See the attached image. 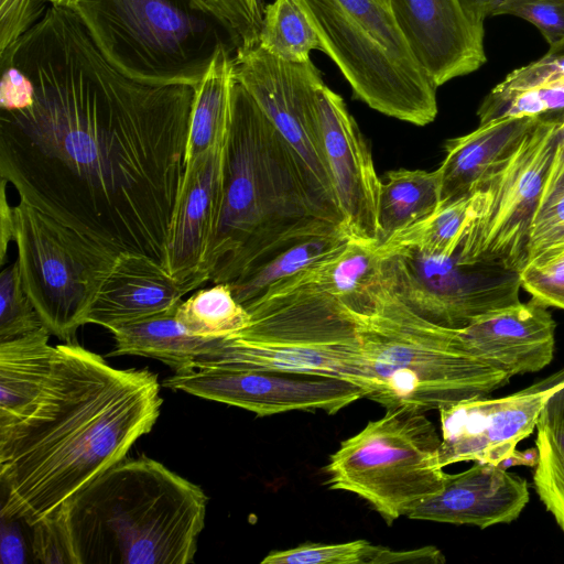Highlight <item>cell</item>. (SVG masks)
<instances>
[{
	"mask_svg": "<svg viewBox=\"0 0 564 564\" xmlns=\"http://www.w3.org/2000/svg\"><path fill=\"white\" fill-rule=\"evenodd\" d=\"M414 56L438 88L486 62L485 21L464 0H389Z\"/></svg>",
	"mask_w": 564,
	"mask_h": 564,
	"instance_id": "obj_17",
	"label": "cell"
},
{
	"mask_svg": "<svg viewBox=\"0 0 564 564\" xmlns=\"http://www.w3.org/2000/svg\"><path fill=\"white\" fill-rule=\"evenodd\" d=\"M562 134L560 116L542 117L514 154L482 184V208L458 246L466 259L518 272L523 268L532 219Z\"/></svg>",
	"mask_w": 564,
	"mask_h": 564,
	"instance_id": "obj_12",
	"label": "cell"
},
{
	"mask_svg": "<svg viewBox=\"0 0 564 564\" xmlns=\"http://www.w3.org/2000/svg\"><path fill=\"white\" fill-rule=\"evenodd\" d=\"M538 463L533 485L547 511L564 532V411L551 398L536 424Z\"/></svg>",
	"mask_w": 564,
	"mask_h": 564,
	"instance_id": "obj_30",
	"label": "cell"
},
{
	"mask_svg": "<svg viewBox=\"0 0 564 564\" xmlns=\"http://www.w3.org/2000/svg\"><path fill=\"white\" fill-rule=\"evenodd\" d=\"M72 10L105 58L147 85L194 88L217 48L231 45L192 0H78Z\"/></svg>",
	"mask_w": 564,
	"mask_h": 564,
	"instance_id": "obj_8",
	"label": "cell"
},
{
	"mask_svg": "<svg viewBox=\"0 0 564 564\" xmlns=\"http://www.w3.org/2000/svg\"><path fill=\"white\" fill-rule=\"evenodd\" d=\"M458 246L445 254L378 250L382 281L414 312L451 328H463L486 313L520 302L518 271L468 260Z\"/></svg>",
	"mask_w": 564,
	"mask_h": 564,
	"instance_id": "obj_11",
	"label": "cell"
},
{
	"mask_svg": "<svg viewBox=\"0 0 564 564\" xmlns=\"http://www.w3.org/2000/svg\"><path fill=\"white\" fill-rule=\"evenodd\" d=\"M224 28L235 51L258 45L265 0H192Z\"/></svg>",
	"mask_w": 564,
	"mask_h": 564,
	"instance_id": "obj_36",
	"label": "cell"
},
{
	"mask_svg": "<svg viewBox=\"0 0 564 564\" xmlns=\"http://www.w3.org/2000/svg\"><path fill=\"white\" fill-rule=\"evenodd\" d=\"M31 528L32 551L36 561L73 564L67 539L54 514L40 520Z\"/></svg>",
	"mask_w": 564,
	"mask_h": 564,
	"instance_id": "obj_42",
	"label": "cell"
},
{
	"mask_svg": "<svg viewBox=\"0 0 564 564\" xmlns=\"http://www.w3.org/2000/svg\"><path fill=\"white\" fill-rule=\"evenodd\" d=\"M0 109L21 110L32 105L34 88L31 79L13 64H0Z\"/></svg>",
	"mask_w": 564,
	"mask_h": 564,
	"instance_id": "obj_43",
	"label": "cell"
},
{
	"mask_svg": "<svg viewBox=\"0 0 564 564\" xmlns=\"http://www.w3.org/2000/svg\"><path fill=\"white\" fill-rule=\"evenodd\" d=\"M45 326L0 341V432L22 420L34 406L48 378L56 346Z\"/></svg>",
	"mask_w": 564,
	"mask_h": 564,
	"instance_id": "obj_24",
	"label": "cell"
},
{
	"mask_svg": "<svg viewBox=\"0 0 564 564\" xmlns=\"http://www.w3.org/2000/svg\"><path fill=\"white\" fill-rule=\"evenodd\" d=\"M234 62L237 82L295 152L319 206L343 227L317 111L321 70L312 59L285 62L258 45L237 48Z\"/></svg>",
	"mask_w": 564,
	"mask_h": 564,
	"instance_id": "obj_13",
	"label": "cell"
},
{
	"mask_svg": "<svg viewBox=\"0 0 564 564\" xmlns=\"http://www.w3.org/2000/svg\"><path fill=\"white\" fill-rule=\"evenodd\" d=\"M1 555L4 564L24 562V547L21 536L11 528L6 529L4 524H2L1 533Z\"/></svg>",
	"mask_w": 564,
	"mask_h": 564,
	"instance_id": "obj_46",
	"label": "cell"
},
{
	"mask_svg": "<svg viewBox=\"0 0 564 564\" xmlns=\"http://www.w3.org/2000/svg\"><path fill=\"white\" fill-rule=\"evenodd\" d=\"M485 200L482 189L440 204L425 219L398 232L379 251L414 250L423 254L451 253L480 213Z\"/></svg>",
	"mask_w": 564,
	"mask_h": 564,
	"instance_id": "obj_29",
	"label": "cell"
},
{
	"mask_svg": "<svg viewBox=\"0 0 564 564\" xmlns=\"http://www.w3.org/2000/svg\"><path fill=\"white\" fill-rule=\"evenodd\" d=\"M496 0H464L467 8L480 20L489 18V11Z\"/></svg>",
	"mask_w": 564,
	"mask_h": 564,
	"instance_id": "obj_48",
	"label": "cell"
},
{
	"mask_svg": "<svg viewBox=\"0 0 564 564\" xmlns=\"http://www.w3.org/2000/svg\"><path fill=\"white\" fill-rule=\"evenodd\" d=\"M176 318L189 334L206 338L228 337L250 323L249 312L234 297L228 283L194 292L177 306Z\"/></svg>",
	"mask_w": 564,
	"mask_h": 564,
	"instance_id": "obj_31",
	"label": "cell"
},
{
	"mask_svg": "<svg viewBox=\"0 0 564 564\" xmlns=\"http://www.w3.org/2000/svg\"><path fill=\"white\" fill-rule=\"evenodd\" d=\"M563 387L564 368L506 397H477L441 408V465H498L532 434L546 403Z\"/></svg>",
	"mask_w": 564,
	"mask_h": 564,
	"instance_id": "obj_15",
	"label": "cell"
},
{
	"mask_svg": "<svg viewBox=\"0 0 564 564\" xmlns=\"http://www.w3.org/2000/svg\"><path fill=\"white\" fill-rule=\"evenodd\" d=\"M8 182L1 178L0 195V263L3 264L10 242L14 240V208L7 198L6 185Z\"/></svg>",
	"mask_w": 564,
	"mask_h": 564,
	"instance_id": "obj_45",
	"label": "cell"
},
{
	"mask_svg": "<svg viewBox=\"0 0 564 564\" xmlns=\"http://www.w3.org/2000/svg\"><path fill=\"white\" fill-rule=\"evenodd\" d=\"M560 117H561V127H562L563 132H564V112Z\"/></svg>",
	"mask_w": 564,
	"mask_h": 564,
	"instance_id": "obj_51",
	"label": "cell"
},
{
	"mask_svg": "<svg viewBox=\"0 0 564 564\" xmlns=\"http://www.w3.org/2000/svg\"><path fill=\"white\" fill-rule=\"evenodd\" d=\"M13 208L23 286L51 335L73 343L117 256L24 202Z\"/></svg>",
	"mask_w": 564,
	"mask_h": 564,
	"instance_id": "obj_10",
	"label": "cell"
},
{
	"mask_svg": "<svg viewBox=\"0 0 564 564\" xmlns=\"http://www.w3.org/2000/svg\"><path fill=\"white\" fill-rule=\"evenodd\" d=\"M382 260L377 245L349 239L335 253L270 290L313 286L351 311L364 313L371 306L373 292L382 281Z\"/></svg>",
	"mask_w": 564,
	"mask_h": 564,
	"instance_id": "obj_23",
	"label": "cell"
},
{
	"mask_svg": "<svg viewBox=\"0 0 564 564\" xmlns=\"http://www.w3.org/2000/svg\"><path fill=\"white\" fill-rule=\"evenodd\" d=\"M250 323L220 338L202 368L338 378L370 393L355 312L313 286L276 288L246 306Z\"/></svg>",
	"mask_w": 564,
	"mask_h": 564,
	"instance_id": "obj_6",
	"label": "cell"
},
{
	"mask_svg": "<svg viewBox=\"0 0 564 564\" xmlns=\"http://www.w3.org/2000/svg\"><path fill=\"white\" fill-rule=\"evenodd\" d=\"M555 328L547 306L531 297L486 313L459 333L474 356L513 377L550 365Z\"/></svg>",
	"mask_w": 564,
	"mask_h": 564,
	"instance_id": "obj_20",
	"label": "cell"
},
{
	"mask_svg": "<svg viewBox=\"0 0 564 564\" xmlns=\"http://www.w3.org/2000/svg\"><path fill=\"white\" fill-rule=\"evenodd\" d=\"M564 112V77L533 86L502 89L495 86L482 99L479 123L498 118L552 117Z\"/></svg>",
	"mask_w": 564,
	"mask_h": 564,
	"instance_id": "obj_33",
	"label": "cell"
},
{
	"mask_svg": "<svg viewBox=\"0 0 564 564\" xmlns=\"http://www.w3.org/2000/svg\"><path fill=\"white\" fill-rule=\"evenodd\" d=\"M163 386L259 416L290 411L335 414L367 398L364 389L343 379L248 368L194 369L165 378Z\"/></svg>",
	"mask_w": 564,
	"mask_h": 564,
	"instance_id": "obj_14",
	"label": "cell"
},
{
	"mask_svg": "<svg viewBox=\"0 0 564 564\" xmlns=\"http://www.w3.org/2000/svg\"><path fill=\"white\" fill-rule=\"evenodd\" d=\"M538 456L539 454L536 447L528 448L523 452L516 449L508 458L499 463L498 466L503 469L519 465L534 467L538 463Z\"/></svg>",
	"mask_w": 564,
	"mask_h": 564,
	"instance_id": "obj_47",
	"label": "cell"
},
{
	"mask_svg": "<svg viewBox=\"0 0 564 564\" xmlns=\"http://www.w3.org/2000/svg\"><path fill=\"white\" fill-rule=\"evenodd\" d=\"M440 446L441 435L424 412L387 409L330 456L328 485L359 496L391 524L443 489L447 474Z\"/></svg>",
	"mask_w": 564,
	"mask_h": 564,
	"instance_id": "obj_9",
	"label": "cell"
},
{
	"mask_svg": "<svg viewBox=\"0 0 564 564\" xmlns=\"http://www.w3.org/2000/svg\"><path fill=\"white\" fill-rule=\"evenodd\" d=\"M522 289L547 307L564 310V242L525 262L519 271Z\"/></svg>",
	"mask_w": 564,
	"mask_h": 564,
	"instance_id": "obj_37",
	"label": "cell"
},
{
	"mask_svg": "<svg viewBox=\"0 0 564 564\" xmlns=\"http://www.w3.org/2000/svg\"><path fill=\"white\" fill-rule=\"evenodd\" d=\"M317 111L343 228L350 239L377 245L381 178L370 149L343 97L326 84L317 90Z\"/></svg>",
	"mask_w": 564,
	"mask_h": 564,
	"instance_id": "obj_16",
	"label": "cell"
},
{
	"mask_svg": "<svg viewBox=\"0 0 564 564\" xmlns=\"http://www.w3.org/2000/svg\"><path fill=\"white\" fill-rule=\"evenodd\" d=\"M177 307L112 328L116 343L109 356L151 357L175 373L196 369L217 347L220 338L189 334L176 318Z\"/></svg>",
	"mask_w": 564,
	"mask_h": 564,
	"instance_id": "obj_25",
	"label": "cell"
},
{
	"mask_svg": "<svg viewBox=\"0 0 564 564\" xmlns=\"http://www.w3.org/2000/svg\"><path fill=\"white\" fill-rule=\"evenodd\" d=\"M564 242V132L555 148L532 219L527 261Z\"/></svg>",
	"mask_w": 564,
	"mask_h": 564,
	"instance_id": "obj_34",
	"label": "cell"
},
{
	"mask_svg": "<svg viewBox=\"0 0 564 564\" xmlns=\"http://www.w3.org/2000/svg\"><path fill=\"white\" fill-rule=\"evenodd\" d=\"M45 6L39 0H0V55L43 17Z\"/></svg>",
	"mask_w": 564,
	"mask_h": 564,
	"instance_id": "obj_40",
	"label": "cell"
},
{
	"mask_svg": "<svg viewBox=\"0 0 564 564\" xmlns=\"http://www.w3.org/2000/svg\"><path fill=\"white\" fill-rule=\"evenodd\" d=\"M372 544L354 540L330 544H304L268 554L262 564H368Z\"/></svg>",
	"mask_w": 564,
	"mask_h": 564,
	"instance_id": "obj_38",
	"label": "cell"
},
{
	"mask_svg": "<svg viewBox=\"0 0 564 564\" xmlns=\"http://www.w3.org/2000/svg\"><path fill=\"white\" fill-rule=\"evenodd\" d=\"M258 46L290 63H305L311 59L312 51H322L316 32L294 0L267 3Z\"/></svg>",
	"mask_w": 564,
	"mask_h": 564,
	"instance_id": "obj_32",
	"label": "cell"
},
{
	"mask_svg": "<svg viewBox=\"0 0 564 564\" xmlns=\"http://www.w3.org/2000/svg\"><path fill=\"white\" fill-rule=\"evenodd\" d=\"M541 118H498L447 140L438 167L440 204L478 191L514 154Z\"/></svg>",
	"mask_w": 564,
	"mask_h": 564,
	"instance_id": "obj_22",
	"label": "cell"
},
{
	"mask_svg": "<svg viewBox=\"0 0 564 564\" xmlns=\"http://www.w3.org/2000/svg\"><path fill=\"white\" fill-rule=\"evenodd\" d=\"M0 64L15 65L34 88L30 107L1 110V178L21 202L107 251L165 267L194 88L123 75L76 12L54 6Z\"/></svg>",
	"mask_w": 564,
	"mask_h": 564,
	"instance_id": "obj_1",
	"label": "cell"
},
{
	"mask_svg": "<svg viewBox=\"0 0 564 564\" xmlns=\"http://www.w3.org/2000/svg\"><path fill=\"white\" fill-rule=\"evenodd\" d=\"M163 399L148 369H118L75 341L56 346L32 410L0 432L1 518L32 527L151 432Z\"/></svg>",
	"mask_w": 564,
	"mask_h": 564,
	"instance_id": "obj_2",
	"label": "cell"
},
{
	"mask_svg": "<svg viewBox=\"0 0 564 564\" xmlns=\"http://www.w3.org/2000/svg\"><path fill=\"white\" fill-rule=\"evenodd\" d=\"M384 2H387L389 4V0H383ZM390 6V4H389Z\"/></svg>",
	"mask_w": 564,
	"mask_h": 564,
	"instance_id": "obj_52",
	"label": "cell"
},
{
	"mask_svg": "<svg viewBox=\"0 0 564 564\" xmlns=\"http://www.w3.org/2000/svg\"><path fill=\"white\" fill-rule=\"evenodd\" d=\"M232 46L221 44L194 87L185 165L224 139L229 131L235 75Z\"/></svg>",
	"mask_w": 564,
	"mask_h": 564,
	"instance_id": "obj_26",
	"label": "cell"
},
{
	"mask_svg": "<svg viewBox=\"0 0 564 564\" xmlns=\"http://www.w3.org/2000/svg\"><path fill=\"white\" fill-rule=\"evenodd\" d=\"M529 499L524 478L498 465L475 462L462 473L447 474L443 489L414 503L405 517L486 529L514 521Z\"/></svg>",
	"mask_w": 564,
	"mask_h": 564,
	"instance_id": "obj_19",
	"label": "cell"
},
{
	"mask_svg": "<svg viewBox=\"0 0 564 564\" xmlns=\"http://www.w3.org/2000/svg\"><path fill=\"white\" fill-rule=\"evenodd\" d=\"M41 317L28 295L18 260L0 274V341L41 328Z\"/></svg>",
	"mask_w": 564,
	"mask_h": 564,
	"instance_id": "obj_35",
	"label": "cell"
},
{
	"mask_svg": "<svg viewBox=\"0 0 564 564\" xmlns=\"http://www.w3.org/2000/svg\"><path fill=\"white\" fill-rule=\"evenodd\" d=\"M48 6L74 9L78 0H39Z\"/></svg>",
	"mask_w": 564,
	"mask_h": 564,
	"instance_id": "obj_49",
	"label": "cell"
},
{
	"mask_svg": "<svg viewBox=\"0 0 564 564\" xmlns=\"http://www.w3.org/2000/svg\"><path fill=\"white\" fill-rule=\"evenodd\" d=\"M227 137L185 165L166 236L165 268L180 282L209 281L207 258L221 207Z\"/></svg>",
	"mask_w": 564,
	"mask_h": 564,
	"instance_id": "obj_18",
	"label": "cell"
},
{
	"mask_svg": "<svg viewBox=\"0 0 564 564\" xmlns=\"http://www.w3.org/2000/svg\"><path fill=\"white\" fill-rule=\"evenodd\" d=\"M180 282L158 260L121 252L102 282L86 316V324L112 328L177 307L183 296L198 289Z\"/></svg>",
	"mask_w": 564,
	"mask_h": 564,
	"instance_id": "obj_21",
	"label": "cell"
},
{
	"mask_svg": "<svg viewBox=\"0 0 564 564\" xmlns=\"http://www.w3.org/2000/svg\"><path fill=\"white\" fill-rule=\"evenodd\" d=\"M513 15L534 25L550 47L564 43V0H496L489 17Z\"/></svg>",
	"mask_w": 564,
	"mask_h": 564,
	"instance_id": "obj_39",
	"label": "cell"
},
{
	"mask_svg": "<svg viewBox=\"0 0 564 564\" xmlns=\"http://www.w3.org/2000/svg\"><path fill=\"white\" fill-rule=\"evenodd\" d=\"M564 77V43L550 47L539 59L510 72L498 85L517 89Z\"/></svg>",
	"mask_w": 564,
	"mask_h": 564,
	"instance_id": "obj_41",
	"label": "cell"
},
{
	"mask_svg": "<svg viewBox=\"0 0 564 564\" xmlns=\"http://www.w3.org/2000/svg\"><path fill=\"white\" fill-rule=\"evenodd\" d=\"M338 67L354 98L388 117L426 126L437 116V87L383 0H294Z\"/></svg>",
	"mask_w": 564,
	"mask_h": 564,
	"instance_id": "obj_7",
	"label": "cell"
},
{
	"mask_svg": "<svg viewBox=\"0 0 564 564\" xmlns=\"http://www.w3.org/2000/svg\"><path fill=\"white\" fill-rule=\"evenodd\" d=\"M349 239L346 231L339 229L291 245L228 283L232 295L246 307L275 284L335 253Z\"/></svg>",
	"mask_w": 564,
	"mask_h": 564,
	"instance_id": "obj_28",
	"label": "cell"
},
{
	"mask_svg": "<svg viewBox=\"0 0 564 564\" xmlns=\"http://www.w3.org/2000/svg\"><path fill=\"white\" fill-rule=\"evenodd\" d=\"M400 562L440 564L445 562V556L435 546L397 551L386 546L373 545L368 564H389Z\"/></svg>",
	"mask_w": 564,
	"mask_h": 564,
	"instance_id": "obj_44",
	"label": "cell"
},
{
	"mask_svg": "<svg viewBox=\"0 0 564 564\" xmlns=\"http://www.w3.org/2000/svg\"><path fill=\"white\" fill-rule=\"evenodd\" d=\"M355 315L370 384L368 399L386 409L440 410L489 395L512 378L474 356L459 328L424 318L383 281L371 306Z\"/></svg>",
	"mask_w": 564,
	"mask_h": 564,
	"instance_id": "obj_5",
	"label": "cell"
},
{
	"mask_svg": "<svg viewBox=\"0 0 564 564\" xmlns=\"http://www.w3.org/2000/svg\"><path fill=\"white\" fill-rule=\"evenodd\" d=\"M339 229L317 203L289 142L237 82L209 281L230 283L291 245Z\"/></svg>",
	"mask_w": 564,
	"mask_h": 564,
	"instance_id": "obj_3",
	"label": "cell"
},
{
	"mask_svg": "<svg viewBox=\"0 0 564 564\" xmlns=\"http://www.w3.org/2000/svg\"><path fill=\"white\" fill-rule=\"evenodd\" d=\"M564 411V387L552 397Z\"/></svg>",
	"mask_w": 564,
	"mask_h": 564,
	"instance_id": "obj_50",
	"label": "cell"
},
{
	"mask_svg": "<svg viewBox=\"0 0 564 564\" xmlns=\"http://www.w3.org/2000/svg\"><path fill=\"white\" fill-rule=\"evenodd\" d=\"M207 500L197 485L140 456L112 465L52 514L73 564H186Z\"/></svg>",
	"mask_w": 564,
	"mask_h": 564,
	"instance_id": "obj_4",
	"label": "cell"
},
{
	"mask_svg": "<svg viewBox=\"0 0 564 564\" xmlns=\"http://www.w3.org/2000/svg\"><path fill=\"white\" fill-rule=\"evenodd\" d=\"M441 202V174L399 169L381 178L377 247L429 217Z\"/></svg>",
	"mask_w": 564,
	"mask_h": 564,
	"instance_id": "obj_27",
	"label": "cell"
}]
</instances>
